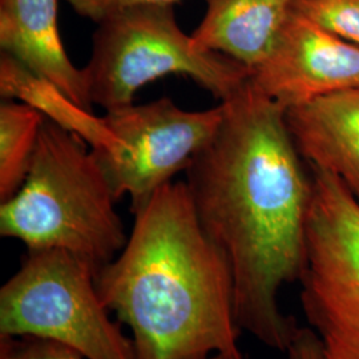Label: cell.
I'll return each instance as SVG.
<instances>
[{"label": "cell", "instance_id": "obj_1", "mask_svg": "<svg viewBox=\"0 0 359 359\" xmlns=\"http://www.w3.org/2000/svg\"><path fill=\"white\" fill-rule=\"evenodd\" d=\"M221 104L219 128L187 168L185 184L204 231L229 262L241 330L286 353L299 326L278 295L304 268L311 176L285 109L252 79Z\"/></svg>", "mask_w": 359, "mask_h": 359}, {"label": "cell", "instance_id": "obj_2", "mask_svg": "<svg viewBox=\"0 0 359 359\" xmlns=\"http://www.w3.org/2000/svg\"><path fill=\"white\" fill-rule=\"evenodd\" d=\"M133 213L127 244L96 283L137 359H244L231 266L187 184L169 182Z\"/></svg>", "mask_w": 359, "mask_h": 359}, {"label": "cell", "instance_id": "obj_3", "mask_svg": "<svg viewBox=\"0 0 359 359\" xmlns=\"http://www.w3.org/2000/svg\"><path fill=\"white\" fill-rule=\"evenodd\" d=\"M88 144L46 118L22 188L0 205V234L63 250L99 273L128 241L115 193Z\"/></svg>", "mask_w": 359, "mask_h": 359}, {"label": "cell", "instance_id": "obj_4", "mask_svg": "<svg viewBox=\"0 0 359 359\" xmlns=\"http://www.w3.org/2000/svg\"><path fill=\"white\" fill-rule=\"evenodd\" d=\"M97 25L81 71L90 103L105 111L133 104L140 88L168 75L189 77L221 102L252 76L244 65L201 50L180 28L173 6L133 8Z\"/></svg>", "mask_w": 359, "mask_h": 359}, {"label": "cell", "instance_id": "obj_5", "mask_svg": "<svg viewBox=\"0 0 359 359\" xmlns=\"http://www.w3.org/2000/svg\"><path fill=\"white\" fill-rule=\"evenodd\" d=\"M97 271L63 250H28L0 289V337H31L86 359H137L130 337L111 320Z\"/></svg>", "mask_w": 359, "mask_h": 359}, {"label": "cell", "instance_id": "obj_6", "mask_svg": "<svg viewBox=\"0 0 359 359\" xmlns=\"http://www.w3.org/2000/svg\"><path fill=\"white\" fill-rule=\"evenodd\" d=\"M310 176L302 310L325 359H359V201L333 173Z\"/></svg>", "mask_w": 359, "mask_h": 359}, {"label": "cell", "instance_id": "obj_7", "mask_svg": "<svg viewBox=\"0 0 359 359\" xmlns=\"http://www.w3.org/2000/svg\"><path fill=\"white\" fill-rule=\"evenodd\" d=\"M103 116L124 149L111 156L95 151L117 201L128 196L135 212L175 175L187 170L216 135L222 104L205 111H185L168 97L129 104Z\"/></svg>", "mask_w": 359, "mask_h": 359}, {"label": "cell", "instance_id": "obj_8", "mask_svg": "<svg viewBox=\"0 0 359 359\" xmlns=\"http://www.w3.org/2000/svg\"><path fill=\"white\" fill-rule=\"evenodd\" d=\"M252 81L289 109L359 86V46L295 13Z\"/></svg>", "mask_w": 359, "mask_h": 359}, {"label": "cell", "instance_id": "obj_9", "mask_svg": "<svg viewBox=\"0 0 359 359\" xmlns=\"http://www.w3.org/2000/svg\"><path fill=\"white\" fill-rule=\"evenodd\" d=\"M285 118L301 157L335 175L359 201V86L289 108Z\"/></svg>", "mask_w": 359, "mask_h": 359}, {"label": "cell", "instance_id": "obj_10", "mask_svg": "<svg viewBox=\"0 0 359 359\" xmlns=\"http://www.w3.org/2000/svg\"><path fill=\"white\" fill-rule=\"evenodd\" d=\"M0 47L92 109L83 71L71 62L62 41L57 0H0Z\"/></svg>", "mask_w": 359, "mask_h": 359}, {"label": "cell", "instance_id": "obj_11", "mask_svg": "<svg viewBox=\"0 0 359 359\" xmlns=\"http://www.w3.org/2000/svg\"><path fill=\"white\" fill-rule=\"evenodd\" d=\"M192 34L204 51L217 52L253 72L269 55L294 15L295 0H205Z\"/></svg>", "mask_w": 359, "mask_h": 359}, {"label": "cell", "instance_id": "obj_12", "mask_svg": "<svg viewBox=\"0 0 359 359\" xmlns=\"http://www.w3.org/2000/svg\"><path fill=\"white\" fill-rule=\"evenodd\" d=\"M0 95L3 100H18L32 107L53 124L81 137L95 151L117 156L124 149L104 117L93 115L51 80L35 74L6 52L0 57Z\"/></svg>", "mask_w": 359, "mask_h": 359}, {"label": "cell", "instance_id": "obj_13", "mask_svg": "<svg viewBox=\"0 0 359 359\" xmlns=\"http://www.w3.org/2000/svg\"><path fill=\"white\" fill-rule=\"evenodd\" d=\"M46 117L25 103L0 104V201L18 192L31 169Z\"/></svg>", "mask_w": 359, "mask_h": 359}, {"label": "cell", "instance_id": "obj_14", "mask_svg": "<svg viewBox=\"0 0 359 359\" xmlns=\"http://www.w3.org/2000/svg\"><path fill=\"white\" fill-rule=\"evenodd\" d=\"M295 13L359 46V0H295Z\"/></svg>", "mask_w": 359, "mask_h": 359}, {"label": "cell", "instance_id": "obj_15", "mask_svg": "<svg viewBox=\"0 0 359 359\" xmlns=\"http://www.w3.org/2000/svg\"><path fill=\"white\" fill-rule=\"evenodd\" d=\"M0 359L86 358L75 350L52 341L31 337H0Z\"/></svg>", "mask_w": 359, "mask_h": 359}, {"label": "cell", "instance_id": "obj_16", "mask_svg": "<svg viewBox=\"0 0 359 359\" xmlns=\"http://www.w3.org/2000/svg\"><path fill=\"white\" fill-rule=\"evenodd\" d=\"M75 13L86 19L100 23L105 19L140 7L173 6L179 0H67Z\"/></svg>", "mask_w": 359, "mask_h": 359}, {"label": "cell", "instance_id": "obj_17", "mask_svg": "<svg viewBox=\"0 0 359 359\" xmlns=\"http://www.w3.org/2000/svg\"><path fill=\"white\" fill-rule=\"evenodd\" d=\"M286 353L289 359H325L321 341L310 327H298Z\"/></svg>", "mask_w": 359, "mask_h": 359}]
</instances>
